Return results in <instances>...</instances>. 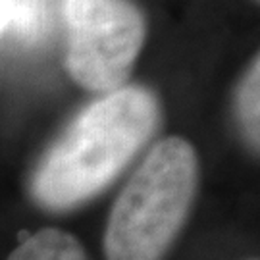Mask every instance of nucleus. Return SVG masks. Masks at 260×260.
<instances>
[{
  "mask_svg": "<svg viewBox=\"0 0 260 260\" xmlns=\"http://www.w3.org/2000/svg\"><path fill=\"white\" fill-rule=\"evenodd\" d=\"M156 121V99L143 87H120L94 101L39 166L35 199L64 210L101 193L149 141Z\"/></svg>",
  "mask_w": 260,
  "mask_h": 260,
  "instance_id": "1",
  "label": "nucleus"
},
{
  "mask_svg": "<svg viewBox=\"0 0 260 260\" xmlns=\"http://www.w3.org/2000/svg\"><path fill=\"white\" fill-rule=\"evenodd\" d=\"M199 162L181 137L156 143L121 189L106 233V260H162L197 195Z\"/></svg>",
  "mask_w": 260,
  "mask_h": 260,
  "instance_id": "2",
  "label": "nucleus"
},
{
  "mask_svg": "<svg viewBox=\"0 0 260 260\" xmlns=\"http://www.w3.org/2000/svg\"><path fill=\"white\" fill-rule=\"evenodd\" d=\"M66 66L77 83L99 93L123 87L145 39V23L127 0H66Z\"/></svg>",
  "mask_w": 260,
  "mask_h": 260,
  "instance_id": "3",
  "label": "nucleus"
},
{
  "mask_svg": "<svg viewBox=\"0 0 260 260\" xmlns=\"http://www.w3.org/2000/svg\"><path fill=\"white\" fill-rule=\"evenodd\" d=\"M235 121L247 145L260 152V54L237 87Z\"/></svg>",
  "mask_w": 260,
  "mask_h": 260,
  "instance_id": "4",
  "label": "nucleus"
},
{
  "mask_svg": "<svg viewBox=\"0 0 260 260\" xmlns=\"http://www.w3.org/2000/svg\"><path fill=\"white\" fill-rule=\"evenodd\" d=\"M8 260H87V256L74 235L48 228L25 239Z\"/></svg>",
  "mask_w": 260,
  "mask_h": 260,
  "instance_id": "5",
  "label": "nucleus"
},
{
  "mask_svg": "<svg viewBox=\"0 0 260 260\" xmlns=\"http://www.w3.org/2000/svg\"><path fill=\"white\" fill-rule=\"evenodd\" d=\"M54 0H14V19L10 31L21 41L35 43L47 33Z\"/></svg>",
  "mask_w": 260,
  "mask_h": 260,
  "instance_id": "6",
  "label": "nucleus"
},
{
  "mask_svg": "<svg viewBox=\"0 0 260 260\" xmlns=\"http://www.w3.org/2000/svg\"><path fill=\"white\" fill-rule=\"evenodd\" d=\"M14 19V0H0V33L12 25Z\"/></svg>",
  "mask_w": 260,
  "mask_h": 260,
  "instance_id": "7",
  "label": "nucleus"
},
{
  "mask_svg": "<svg viewBox=\"0 0 260 260\" xmlns=\"http://www.w3.org/2000/svg\"><path fill=\"white\" fill-rule=\"evenodd\" d=\"M258 2H260V0H258Z\"/></svg>",
  "mask_w": 260,
  "mask_h": 260,
  "instance_id": "8",
  "label": "nucleus"
}]
</instances>
